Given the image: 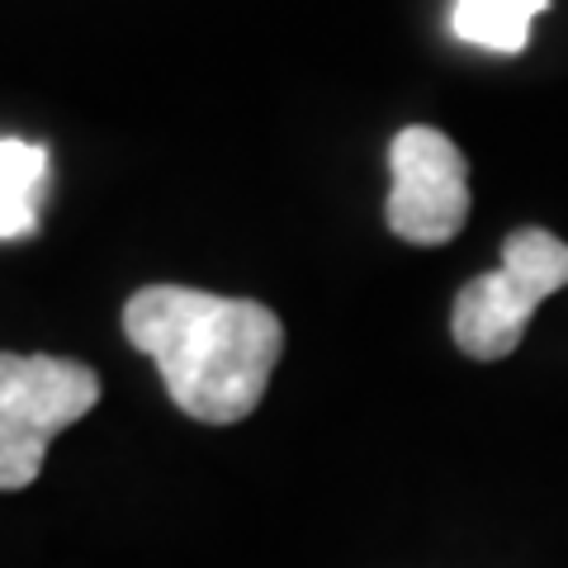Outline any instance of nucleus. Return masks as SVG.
Segmentation results:
<instances>
[{
  "label": "nucleus",
  "instance_id": "obj_2",
  "mask_svg": "<svg viewBox=\"0 0 568 568\" xmlns=\"http://www.w3.org/2000/svg\"><path fill=\"white\" fill-rule=\"evenodd\" d=\"M568 284V242L549 227H517L503 242V265L455 294L450 336L469 361H503L521 346L530 317Z\"/></svg>",
  "mask_w": 568,
  "mask_h": 568
},
{
  "label": "nucleus",
  "instance_id": "obj_5",
  "mask_svg": "<svg viewBox=\"0 0 568 568\" xmlns=\"http://www.w3.org/2000/svg\"><path fill=\"white\" fill-rule=\"evenodd\" d=\"M43 190H48V148L24 138H0V242L29 237L39 227Z\"/></svg>",
  "mask_w": 568,
  "mask_h": 568
},
{
  "label": "nucleus",
  "instance_id": "obj_3",
  "mask_svg": "<svg viewBox=\"0 0 568 568\" xmlns=\"http://www.w3.org/2000/svg\"><path fill=\"white\" fill-rule=\"evenodd\" d=\"M100 403V375L67 355L0 351V493L39 478L52 436Z\"/></svg>",
  "mask_w": 568,
  "mask_h": 568
},
{
  "label": "nucleus",
  "instance_id": "obj_4",
  "mask_svg": "<svg viewBox=\"0 0 568 568\" xmlns=\"http://www.w3.org/2000/svg\"><path fill=\"white\" fill-rule=\"evenodd\" d=\"M388 233L413 246H446L469 223V162L440 129L413 123L388 142Z\"/></svg>",
  "mask_w": 568,
  "mask_h": 568
},
{
  "label": "nucleus",
  "instance_id": "obj_6",
  "mask_svg": "<svg viewBox=\"0 0 568 568\" xmlns=\"http://www.w3.org/2000/svg\"><path fill=\"white\" fill-rule=\"evenodd\" d=\"M545 10H549V0H455L450 24L474 48L521 52L530 43V24Z\"/></svg>",
  "mask_w": 568,
  "mask_h": 568
},
{
  "label": "nucleus",
  "instance_id": "obj_1",
  "mask_svg": "<svg viewBox=\"0 0 568 568\" xmlns=\"http://www.w3.org/2000/svg\"><path fill=\"white\" fill-rule=\"evenodd\" d=\"M129 342L152 355L171 403L209 426L252 417L284 351V323L256 298L148 284L123 304Z\"/></svg>",
  "mask_w": 568,
  "mask_h": 568
}]
</instances>
